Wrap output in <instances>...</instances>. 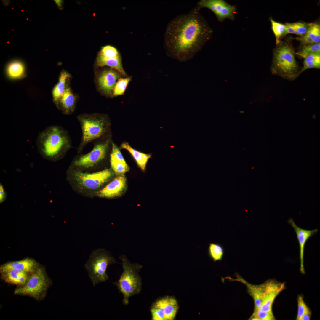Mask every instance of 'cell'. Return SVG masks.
<instances>
[{
	"label": "cell",
	"instance_id": "cell-1",
	"mask_svg": "<svg viewBox=\"0 0 320 320\" xmlns=\"http://www.w3.org/2000/svg\"><path fill=\"white\" fill-rule=\"evenodd\" d=\"M197 6L178 15L168 23L164 47L170 57L183 62L192 59L211 38L213 31Z\"/></svg>",
	"mask_w": 320,
	"mask_h": 320
},
{
	"label": "cell",
	"instance_id": "cell-2",
	"mask_svg": "<svg viewBox=\"0 0 320 320\" xmlns=\"http://www.w3.org/2000/svg\"><path fill=\"white\" fill-rule=\"evenodd\" d=\"M36 145L43 158L52 161L61 159L73 148L67 131L58 125L49 126L40 132Z\"/></svg>",
	"mask_w": 320,
	"mask_h": 320
},
{
	"label": "cell",
	"instance_id": "cell-3",
	"mask_svg": "<svg viewBox=\"0 0 320 320\" xmlns=\"http://www.w3.org/2000/svg\"><path fill=\"white\" fill-rule=\"evenodd\" d=\"M77 119L82 131L81 140L77 148L80 153L88 143L104 137L110 123L105 116L97 113L81 114Z\"/></svg>",
	"mask_w": 320,
	"mask_h": 320
},
{
	"label": "cell",
	"instance_id": "cell-4",
	"mask_svg": "<svg viewBox=\"0 0 320 320\" xmlns=\"http://www.w3.org/2000/svg\"><path fill=\"white\" fill-rule=\"evenodd\" d=\"M119 258L122 261L123 271L119 279L113 284L122 293L123 303L127 305L129 298L139 294L141 291L142 282L139 273L143 267L137 263H131L124 255Z\"/></svg>",
	"mask_w": 320,
	"mask_h": 320
},
{
	"label": "cell",
	"instance_id": "cell-5",
	"mask_svg": "<svg viewBox=\"0 0 320 320\" xmlns=\"http://www.w3.org/2000/svg\"><path fill=\"white\" fill-rule=\"evenodd\" d=\"M278 45L273 52L271 72L288 80L294 79L299 75L294 51L284 42Z\"/></svg>",
	"mask_w": 320,
	"mask_h": 320
},
{
	"label": "cell",
	"instance_id": "cell-6",
	"mask_svg": "<svg viewBox=\"0 0 320 320\" xmlns=\"http://www.w3.org/2000/svg\"><path fill=\"white\" fill-rule=\"evenodd\" d=\"M116 263L111 253L105 249L93 251L84 265L93 285L106 281L108 279L106 272L108 267Z\"/></svg>",
	"mask_w": 320,
	"mask_h": 320
},
{
	"label": "cell",
	"instance_id": "cell-7",
	"mask_svg": "<svg viewBox=\"0 0 320 320\" xmlns=\"http://www.w3.org/2000/svg\"><path fill=\"white\" fill-rule=\"evenodd\" d=\"M52 281L44 268L39 267L30 275L23 286L18 287L14 291L15 295L28 296L39 301L45 297Z\"/></svg>",
	"mask_w": 320,
	"mask_h": 320
},
{
	"label": "cell",
	"instance_id": "cell-8",
	"mask_svg": "<svg viewBox=\"0 0 320 320\" xmlns=\"http://www.w3.org/2000/svg\"><path fill=\"white\" fill-rule=\"evenodd\" d=\"M112 143L109 138L104 140L102 138L94 141L92 150L86 154L77 156L72 162L71 167L83 169L97 167L105 159Z\"/></svg>",
	"mask_w": 320,
	"mask_h": 320
},
{
	"label": "cell",
	"instance_id": "cell-9",
	"mask_svg": "<svg viewBox=\"0 0 320 320\" xmlns=\"http://www.w3.org/2000/svg\"><path fill=\"white\" fill-rule=\"evenodd\" d=\"M73 174L74 179L81 187L88 190L96 189L108 181L113 176L114 172L111 168L89 173L77 170Z\"/></svg>",
	"mask_w": 320,
	"mask_h": 320
},
{
	"label": "cell",
	"instance_id": "cell-10",
	"mask_svg": "<svg viewBox=\"0 0 320 320\" xmlns=\"http://www.w3.org/2000/svg\"><path fill=\"white\" fill-rule=\"evenodd\" d=\"M96 65L99 67L108 66L126 76V72L122 66L121 58L117 49L110 45L102 47L96 59Z\"/></svg>",
	"mask_w": 320,
	"mask_h": 320
},
{
	"label": "cell",
	"instance_id": "cell-11",
	"mask_svg": "<svg viewBox=\"0 0 320 320\" xmlns=\"http://www.w3.org/2000/svg\"><path fill=\"white\" fill-rule=\"evenodd\" d=\"M197 6L200 9L205 8L211 10L220 21L226 19L233 20L236 10L235 6L223 0H201L197 3Z\"/></svg>",
	"mask_w": 320,
	"mask_h": 320
},
{
	"label": "cell",
	"instance_id": "cell-12",
	"mask_svg": "<svg viewBox=\"0 0 320 320\" xmlns=\"http://www.w3.org/2000/svg\"><path fill=\"white\" fill-rule=\"evenodd\" d=\"M265 284L262 305L259 308L263 311L272 312L273 304L277 296L284 289L285 284L271 279L266 281Z\"/></svg>",
	"mask_w": 320,
	"mask_h": 320
},
{
	"label": "cell",
	"instance_id": "cell-13",
	"mask_svg": "<svg viewBox=\"0 0 320 320\" xmlns=\"http://www.w3.org/2000/svg\"><path fill=\"white\" fill-rule=\"evenodd\" d=\"M127 187L126 178L123 175L116 177L104 188L97 193L98 196L102 198H113L121 196Z\"/></svg>",
	"mask_w": 320,
	"mask_h": 320
},
{
	"label": "cell",
	"instance_id": "cell-14",
	"mask_svg": "<svg viewBox=\"0 0 320 320\" xmlns=\"http://www.w3.org/2000/svg\"><path fill=\"white\" fill-rule=\"evenodd\" d=\"M288 222L293 227L297 235L300 247V270L301 272L304 274L305 273L303 265V257L305 244L308 239L317 233L318 230V229H315L309 230L302 229L296 225L293 220L292 218H290L288 220Z\"/></svg>",
	"mask_w": 320,
	"mask_h": 320
},
{
	"label": "cell",
	"instance_id": "cell-15",
	"mask_svg": "<svg viewBox=\"0 0 320 320\" xmlns=\"http://www.w3.org/2000/svg\"><path fill=\"white\" fill-rule=\"evenodd\" d=\"M121 74L111 68L103 71L98 79L99 86L105 93L110 94L113 92L117 80L120 78Z\"/></svg>",
	"mask_w": 320,
	"mask_h": 320
},
{
	"label": "cell",
	"instance_id": "cell-16",
	"mask_svg": "<svg viewBox=\"0 0 320 320\" xmlns=\"http://www.w3.org/2000/svg\"><path fill=\"white\" fill-rule=\"evenodd\" d=\"M2 279L6 282L18 287L24 286L27 282L30 274L15 268L0 270Z\"/></svg>",
	"mask_w": 320,
	"mask_h": 320
},
{
	"label": "cell",
	"instance_id": "cell-17",
	"mask_svg": "<svg viewBox=\"0 0 320 320\" xmlns=\"http://www.w3.org/2000/svg\"><path fill=\"white\" fill-rule=\"evenodd\" d=\"M236 279L228 277L231 281H240L246 285L249 294L253 298L254 302V309L260 308L262 305V299L264 291L265 283L259 285H254L247 282L239 276L237 275Z\"/></svg>",
	"mask_w": 320,
	"mask_h": 320
},
{
	"label": "cell",
	"instance_id": "cell-18",
	"mask_svg": "<svg viewBox=\"0 0 320 320\" xmlns=\"http://www.w3.org/2000/svg\"><path fill=\"white\" fill-rule=\"evenodd\" d=\"M39 267L38 263L35 260L29 258L19 261L7 262L1 265L0 270L10 268H15L23 271L30 275Z\"/></svg>",
	"mask_w": 320,
	"mask_h": 320
},
{
	"label": "cell",
	"instance_id": "cell-19",
	"mask_svg": "<svg viewBox=\"0 0 320 320\" xmlns=\"http://www.w3.org/2000/svg\"><path fill=\"white\" fill-rule=\"evenodd\" d=\"M76 101V97L67 85L56 106L64 114L70 115L75 110Z\"/></svg>",
	"mask_w": 320,
	"mask_h": 320
},
{
	"label": "cell",
	"instance_id": "cell-20",
	"mask_svg": "<svg viewBox=\"0 0 320 320\" xmlns=\"http://www.w3.org/2000/svg\"><path fill=\"white\" fill-rule=\"evenodd\" d=\"M153 305L162 309L166 320H173L178 308L176 300L170 297H166L159 299L155 302Z\"/></svg>",
	"mask_w": 320,
	"mask_h": 320
},
{
	"label": "cell",
	"instance_id": "cell-21",
	"mask_svg": "<svg viewBox=\"0 0 320 320\" xmlns=\"http://www.w3.org/2000/svg\"><path fill=\"white\" fill-rule=\"evenodd\" d=\"M70 75L65 71L60 73L58 81L53 88L52 95L53 102L56 105L67 86V82Z\"/></svg>",
	"mask_w": 320,
	"mask_h": 320
},
{
	"label": "cell",
	"instance_id": "cell-22",
	"mask_svg": "<svg viewBox=\"0 0 320 320\" xmlns=\"http://www.w3.org/2000/svg\"><path fill=\"white\" fill-rule=\"evenodd\" d=\"M121 148L127 150L136 161L138 166L143 171H145L147 163L151 155L139 152L132 148L127 142H123Z\"/></svg>",
	"mask_w": 320,
	"mask_h": 320
},
{
	"label": "cell",
	"instance_id": "cell-23",
	"mask_svg": "<svg viewBox=\"0 0 320 320\" xmlns=\"http://www.w3.org/2000/svg\"><path fill=\"white\" fill-rule=\"evenodd\" d=\"M25 67L23 62L15 60L9 63L6 67V72L8 77L12 79L22 78L25 75Z\"/></svg>",
	"mask_w": 320,
	"mask_h": 320
},
{
	"label": "cell",
	"instance_id": "cell-24",
	"mask_svg": "<svg viewBox=\"0 0 320 320\" xmlns=\"http://www.w3.org/2000/svg\"><path fill=\"white\" fill-rule=\"evenodd\" d=\"M304 59L303 66L299 72V75L304 71L308 69L320 68V52L311 53Z\"/></svg>",
	"mask_w": 320,
	"mask_h": 320
},
{
	"label": "cell",
	"instance_id": "cell-25",
	"mask_svg": "<svg viewBox=\"0 0 320 320\" xmlns=\"http://www.w3.org/2000/svg\"><path fill=\"white\" fill-rule=\"evenodd\" d=\"M224 252V248L221 244L215 243H209L208 252L209 256L214 262L221 260Z\"/></svg>",
	"mask_w": 320,
	"mask_h": 320
},
{
	"label": "cell",
	"instance_id": "cell-26",
	"mask_svg": "<svg viewBox=\"0 0 320 320\" xmlns=\"http://www.w3.org/2000/svg\"><path fill=\"white\" fill-rule=\"evenodd\" d=\"M131 79V77L119 78L113 90V96H116L123 95Z\"/></svg>",
	"mask_w": 320,
	"mask_h": 320
},
{
	"label": "cell",
	"instance_id": "cell-27",
	"mask_svg": "<svg viewBox=\"0 0 320 320\" xmlns=\"http://www.w3.org/2000/svg\"><path fill=\"white\" fill-rule=\"evenodd\" d=\"M271 28L275 36L276 43L278 45L280 43V39L283 35H285L286 31L285 25L275 21L271 18Z\"/></svg>",
	"mask_w": 320,
	"mask_h": 320
},
{
	"label": "cell",
	"instance_id": "cell-28",
	"mask_svg": "<svg viewBox=\"0 0 320 320\" xmlns=\"http://www.w3.org/2000/svg\"><path fill=\"white\" fill-rule=\"evenodd\" d=\"M314 41V43H320V26L316 23L308 24V28L306 33Z\"/></svg>",
	"mask_w": 320,
	"mask_h": 320
},
{
	"label": "cell",
	"instance_id": "cell-29",
	"mask_svg": "<svg viewBox=\"0 0 320 320\" xmlns=\"http://www.w3.org/2000/svg\"><path fill=\"white\" fill-rule=\"evenodd\" d=\"M249 320H274L275 319L273 312L263 311L259 308L254 309L252 315Z\"/></svg>",
	"mask_w": 320,
	"mask_h": 320
},
{
	"label": "cell",
	"instance_id": "cell-30",
	"mask_svg": "<svg viewBox=\"0 0 320 320\" xmlns=\"http://www.w3.org/2000/svg\"><path fill=\"white\" fill-rule=\"evenodd\" d=\"M318 52H320V43L305 46L296 54L304 59L309 55Z\"/></svg>",
	"mask_w": 320,
	"mask_h": 320
},
{
	"label": "cell",
	"instance_id": "cell-31",
	"mask_svg": "<svg viewBox=\"0 0 320 320\" xmlns=\"http://www.w3.org/2000/svg\"><path fill=\"white\" fill-rule=\"evenodd\" d=\"M110 162L111 168L117 175H123L129 169V168L126 162L110 160Z\"/></svg>",
	"mask_w": 320,
	"mask_h": 320
},
{
	"label": "cell",
	"instance_id": "cell-32",
	"mask_svg": "<svg viewBox=\"0 0 320 320\" xmlns=\"http://www.w3.org/2000/svg\"><path fill=\"white\" fill-rule=\"evenodd\" d=\"M152 320H166L163 311L161 308L153 305L151 309Z\"/></svg>",
	"mask_w": 320,
	"mask_h": 320
},
{
	"label": "cell",
	"instance_id": "cell-33",
	"mask_svg": "<svg viewBox=\"0 0 320 320\" xmlns=\"http://www.w3.org/2000/svg\"><path fill=\"white\" fill-rule=\"evenodd\" d=\"M297 301L298 311L296 320H301L303 315L308 307L305 304L302 296H298Z\"/></svg>",
	"mask_w": 320,
	"mask_h": 320
},
{
	"label": "cell",
	"instance_id": "cell-34",
	"mask_svg": "<svg viewBox=\"0 0 320 320\" xmlns=\"http://www.w3.org/2000/svg\"><path fill=\"white\" fill-rule=\"evenodd\" d=\"M290 24L293 28L298 33L300 36H302L306 33L308 28V25H307L305 23L299 22Z\"/></svg>",
	"mask_w": 320,
	"mask_h": 320
},
{
	"label": "cell",
	"instance_id": "cell-35",
	"mask_svg": "<svg viewBox=\"0 0 320 320\" xmlns=\"http://www.w3.org/2000/svg\"><path fill=\"white\" fill-rule=\"evenodd\" d=\"M297 39L300 40L303 44L307 45L314 44L313 41L306 33L301 36V38H298Z\"/></svg>",
	"mask_w": 320,
	"mask_h": 320
},
{
	"label": "cell",
	"instance_id": "cell-36",
	"mask_svg": "<svg viewBox=\"0 0 320 320\" xmlns=\"http://www.w3.org/2000/svg\"><path fill=\"white\" fill-rule=\"evenodd\" d=\"M286 31L285 35L288 33L294 34L300 36L298 33L291 26L290 23H287L285 25Z\"/></svg>",
	"mask_w": 320,
	"mask_h": 320
},
{
	"label": "cell",
	"instance_id": "cell-37",
	"mask_svg": "<svg viewBox=\"0 0 320 320\" xmlns=\"http://www.w3.org/2000/svg\"><path fill=\"white\" fill-rule=\"evenodd\" d=\"M7 194L5 189L2 184L0 183V202L2 203L6 199Z\"/></svg>",
	"mask_w": 320,
	"mask_h": 320
},
{
	"label": "cell",
	"instance_id": "cell-38",
	"mask_svg": "<svg viewBox=\"0 0 320 320\" xmlns=\"http://www.w3.org/2000/svg\"><path fill=\"white\" fill-rule=\"evenodd\" d=\"M311 315V312L309 308H308L303 315L301 320H310Z\"/></svg>",
	"mask_w": 320,
	"mask_h": 320
},
{
	"label": "cell",
	"instance_id": "cell-39",
	"mask_svg": "<svg viewBox=\"0 0 320 320\" xmlns=\"http://www.w3.org/2000/svg\"><path fill=\"white\" fill-rule=\"evenodd\" d=\"M56 3L59 7L61 6L62 4V1H56Z\"/></svg>",
	"mask_w": 320,
	"mask_h": 320
}]
</instances>
